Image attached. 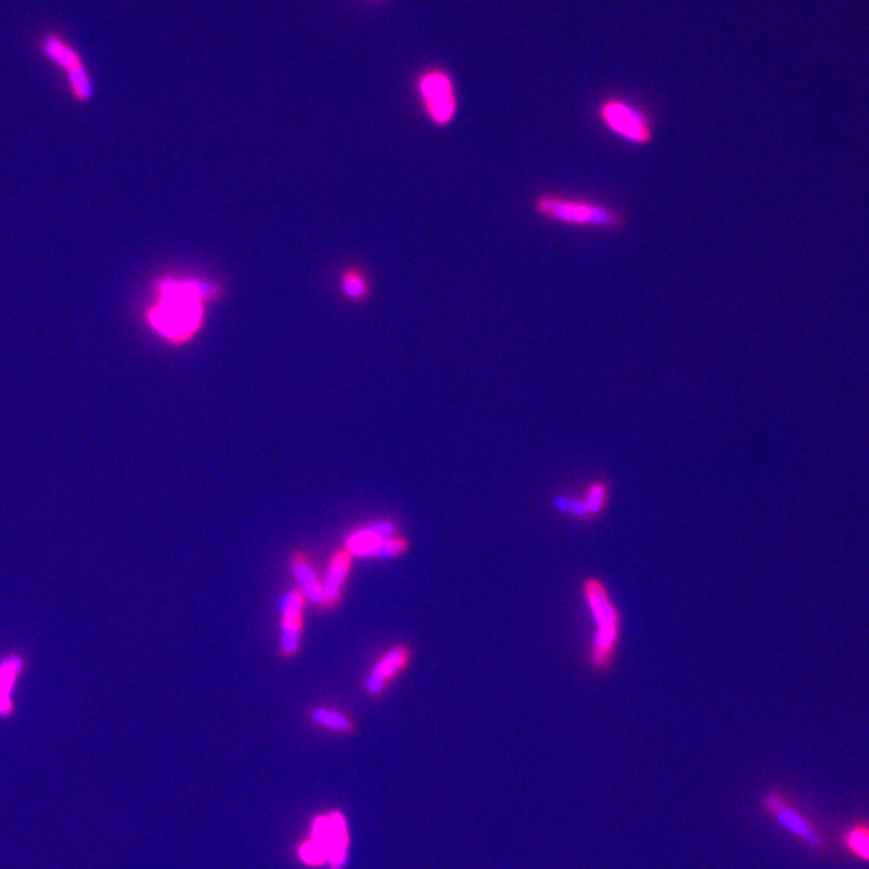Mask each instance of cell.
Returning <instances> with one entry per match:
<instances>
[{
  "mask_svg": "<svg viewBox=\"0 0 869 869\" xmlns=\"http://www.w3.org/2000/svg\"><path fill=\"white\" fill-rule=\"evenodd\" d=\"M348 569H350V557L346 556V554H338L334 561H332V564H330L326 581L322 585L326 601H337L338 596H340V588H342L343 581L346 580Z\"/></svg>",
  "mask_w": 869,
  "mask_h": 869,
  "instance_id": "cell-13",
  "label": "cell"
},
{
  "mask_svg": "<svg viewBox=\"0 0 869 869\" xmlns=\"http://www.w3.org/2000/svg\"><path fill=\"white\" fill-rule=\"evenodd\" d=\"M602 126L612 136L633 147H649L655 141V126L651 115L635 103L618 97L604 100L598 108Z\"/></svg>",
  "mask_w": 869,
  "mask_h": 869,
  "instance_id": "cell-5",
  "label": "cell"
},
{
  "mask_svg": "<svg viewBox=\"0 0 869 869\" xmlns=\"http://www.w3.org/2000/svg\"><path fill=\"white\" fill-rule=\"evenodd\" d=\"M393 533H395V525L392 522H379L356 532L350 540L346 541V548L356 557H375L379 544L392 538Z\"/></svg>",
  "mask_w": 869,
  "mask_h": 869,
  "instance_id": "cell-11",
  "label": "cell"
},
{
  "mask_svg": "<svg viewBox=\"0 0 869 869\" xmlns=\"http://www.w3.org/2000/svg\"><path fill=\"white\" fill-rule=\"evenodd\" d=\"M419 92L424 100L425 110L433 123L446 126L453 123L458 112V97L453 79L443 70L425 71L419 79Z\"/></svg>",
  "mask_w": 869,
  "mask_h": 869,
  "instance_id": "cell-7",
  "label": "cell"
},
{
  "mask_svg": "<svg viewBox=\"0 0 869 869\" xmlns=\"http://www.w3.org/2000/svg\"><path fill=\"white\" fill-rule=\"evenodd\" d=\"M847 842H849V847L853 852L860 855L861 858L869 860V831L857 829L850 834Z\"/></svg>",
  "mask_w": 869,
  "mask_h": 869,
  "instance_id": "cell-17",
  "label": "cell"
},
{
  "mask_svg": "<svg viewBox=\"0 0 869 869\" xmlns=\"http://www.w3.org/2000/svg\"><path fill=\"white\" fill-rule=\"evenodd\" d=\"M282 617V651L285 654L297 652L300 643L301 610L303 598L297 591H289L281 601Z\"/></svg>",
  "mask_w": 869,
  "mask_h": 869,
  "instance_id": "cell-10",
  "label": "cell"
},
{
  "mask_svg": "<svg viewBox=\"0 0 869 869\" xmlns=\"http://www.w3.org/2000/svg\"><path fill=\"white\" fill-rule=\"evenodd\" d=\"M533 215L544 223L572 229L599 232H622L627 229L625 211L594 198L575 197L559 192H540L530 203Z\"/></svg>",
  "mask_w": 869,
  "mask_h": 869,
  "instance_id": "cell-3",
  "label": "cell"
},
{
  "mask_svg": "<svg viewBox=\"0 0 869 869\" xmlns=\"http://www.w3.org/2000/svg\"><path fill=\"white\" fill-rule=\"evenodd\" d=\"M205 298L206 287L198 282H161L157 301L147 313L150 326L169 342H187L202 326Z\"/></svg>",
  "mask_w": 869,
  "mask_h": 869,
  "instance_id": "cell-2",
  "label": "cell"
},
{
  "mask_svg": "<svg viewBox=\"0 0 869 869\" xmlns=\"http://www.w3.org/2000/svg\"><path fill=\"white\" fill-rule=\"evenodd\" d=\"M581 606L589 623V636L583 652V665L589 673L609 675L617 665L623 639V614L606 580L586 575L581 580Z\"/></svg>",
  "mask_w": 869,
  "mask_h": 869,
  "instance_id": "cell-1",
  "label": "cell"
},
{
  "mask_svg": "<svg viewBox=\"0 0 869 869\" xmlns=\"http://www.w3.org/2000/svg\"><path fill=\"white\" fill-rule=\"evenodd\" d=\"M36 47L41 57L62 73L66 87L76 102H89L94 97L95 84L91 70L78 47L63 31L47 29L39 36Z\"/></svg>",
  "mask_w": 869,
  "mask_h": 869,
  "instance_id": "cell-4",
  "label": "cell"
},
{
  "mask_svg": "<svg viewBox=\"0 0 869 869\" xmlns=\"http://www.w3.org/2000/svg\"><path fill=\"white\" fill-rule=\"evenodd\" d=\"M760 805H762L763 812L767 813L771 820H775L781 828L786 829L792 836L804 841L810 847L823 845V837L813 828V824L784 795L775 791L768 792V794L763 795Z\"/></svg>",
  "mask_w": 869,
  "mask_h": 869,
  "instance_id": "cell-8",
  "label": "cell"
},
{
  "mask_svg": "<svg viewBox=\"0 0 869 869\" xmlns=\"http://www.w3.org/2000/svg\"><path fill=\"white\" fill-rule=\"evenodd\" d=\"M612 485L604 477L589 478L580 488L552 498V509L575 524H596L609 511Z\"/></svg>",
  "mask_w": 869,
  "mask_h": 869,
  "instance_id": "cell-6",
  "label": "cell"
},
{
  "mask_svg": "<svg viewBox=\"0 0 869 869\" xmlns=\"http://www.w3.org/2000/svg\"><path fill=\"white\" fill-rule=\"evenodd\" d=\"M364 290V282L358 277H350V279H346L345 282V292L350 295V297H361L363 295Z\"/></svg>",
  "mask_w": 869,
  "mask_h": 869,
  "instance_id": "cell-19",
  "label": "cell"
},
{
  "mask_svg": "<svg viewBox=\"0 0 869 869\" xmlns=\"http://www.w3.org/2000/svg\"><path fill=\"white\" fill-rule=\"evenodd\" d=\"M313 841L319 842L327 853V861L340 869L346 861V824L343 816L330 815L314 821Z\"/></svg>",
  "mask_w": 869,
  "mask_h": 869,
  "instance_id": "cell-9",
  "label": "cell"
},
{
  "mask_svg": "<svg viewBox=\"0 0 869 869\" xmlns=\"http://www.w3.org/2000/svg\"><path fill=\"white\" fill-rule=\"evenodd\" d=\"M406 662H408V652L401 649V647L393 649L390 654L385 655L384 659L380 660L379 665L372 670L371 675L367 678V691L372 692V694L382 691L385 683L400 668H403Z\"/></svg>",
  "mask_w": 869,
  "mask_h": 869,
  "instance_id": "cell-12",
  "label": "cell"
},
{
  "mask_svg": "<svg viewBox=\"0 0 869 869\" xmlns=\"http://www.w3.org/2000/svg\"><path fill=\"white\" fill-rule=\"evenodd\" d=\"M404 549H406L404 541L388 538V540H384L379 544V548H377V552H375V557L385 559V557L398 556V554H401Z\"/></svg>",
  "mask_w": 869,
  "mask_h": 869,
  "instance_id": "cell-18",
  "label": "cell"
},
{
  "mask_svg": "<svg viewBox=\"0 0 869 869\" xmlns=\"http://www.w3.org/2000/svg\"><path fill=\"white\" fill-rule=\"evenodd\" d=\"M12 692L5 691L2 686H0V715H9L12 712V697H10Z\"/></svg>",
  "mask_w": 869,
  "mask_h": 869,
  "instance_id": "cell-20",
  "label": "cell"
},
{
  "mask_svg": "<svg viewBox=\"0 0 869 869\" xmlns=\"http://www.w3.org/2000/svg\"><path fill=\"white\" fill-rule=\"evenodd\" d=\"M313 720L319 725L335 729V731H348L350 729V721L346 720L342 713L332 712V710H314Z\"/></svg>",
  "mask_w": 869,
  "mask_h": 869,
  "instance_id": "cell-15",
  "label": "cell"
},
{
  "mask_svg": "<svg viewBox=\"0 0 869 869\" xmlns=\"http://www.w3.org/2000/svg\"><path fill=\"white\" fill-rule=\"evenodd\" d=\"M300 855L309 865H321V863L327 861L326 850H324V847L319 842L313 841V839L308 844L303 845Z\"/></svg>",
  "mask_w": 869,
  "mask_h": 869,
  "instance_id": "cell-16",
  "label": "cell"
},
{
  "mask_svg": "<svg viewBox=\"0 0 869 869\" xmlns=\"http://www.w3.org/2000/svg\"><path fill=\"white\" fill-rule=\"evenodd\" d=\"M293 573H295V578H297L298 583H300L301 589H303V593H305L309 602H313V604H322V602H326L324 588H322L321 583H319L314 570L311 569L306 562H295V565H293Z\"/></svg>",
  "mask_w": 869,
  "mask_h": 869,
  "instance_id": "cell-14",
  "label": "cell"
}]
</instances>
